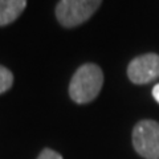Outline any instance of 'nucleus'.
Here are the masks:
<instances>
[{
  "instance_id": "obj_8",
  "label": "nucleus",
  "mask_w": 159,
  "mask_h": 159,
  "mask_svg": "<svg viewBox=\"0 0 159 159\" xmlns=\"http://www.w3.org/2000/svg\"><path fill=\"white\" fill-rule=\"evenodd\" d=\"M152 97L155 98V101L159 103V84H157V85L152 88Z\"/></svg>"
},
{
  "instance_id": "obj_1",
  "label": "nucleus",
  "mask_w": 159,
  "mask_h": 159,
  "mask_svg": "<svg viewBox=\"0 0 159 159\" xmlns=\"http://www.w3.org/2000/svg\"><path fill=\"white\" fill-rule=\"evenodd\" d=\"M103 85V73L96 64L80 66L69 85V96L77 103H88L96 98Z\"/></svg>"
},
{
  "instance_id": "obj_6",
  "label": "nucleus",
  "mask_w": 159,
  "mask_h": 159,
  "mask_svg": "<svg viewBox=\"0 0 159 159\" xmlns=\"http://www.w3.org/2000/svg\"><path fill=\"white\" fill-rule=\"evenodd\" d=\"M13 84V74L7 68L0 65V94L9 90Z\"/></svg>"
},
{
  "instance_id": "obj_4",
  "label": "nucleus",
  "mask_w": 159,
  "mask_h": 159,
  "mask_svg": "<svg viewBox=\"0 0 159 159\" xmlns=\"http://www.w3.org/2000/svg\"><path fill=\"white\" fill-rule=\"evenodd\" d=\"M127 76L131 82L138 85L157 80L159 77V56L155 53H146L135 57L127 66Z\"/></svg>"
},
{
  "instance_id": "obj_3",
  "label": "nucleus",
  "mask_w": 159,
  "mask_h": 159,
  "mask_svg": "<svg viewBox=\"0 0 159 159\" xmlns=\"http://www.w3.org/2000/svg\"><path fill=\"white\" fill-rule=\"evenodd\" d=\"M133 145L145 159H159V122L145 119L133 130Z\"/></svg>"
},
{
  "instance_id": "obj_2",
  "label": "nucleus",
  "mask_w": 159,
  "mask_h": 159,
  "mask_svg": "<svg viewBox=\"0 0 159 159\" xmlns=\"http://www.w3.org/2000/svg\"><path fill=\"white\" fill-rule=\"evenodd\" d=\"M102 0H61L56 7L57 20L66 28L77 27L92 16Z\"/></svg>"
},
{
  "instance_id": "obj_7",
  "label": "nucleus",
  "mask_w": 159,
  "mask_h": 159,
  "mask_svg": "<svg viewBox=\"0 0 159 159\" xmlns=\"http://www.w3.org/2000/svg\"><path fill=\"white\" fill-rule=\"evenodd\" d=\"M37 159H62V157L60 155L58 152L51 150V148H44V150L40 152Z\"/></svg>"
},
{
  "instance_id": "obj_5",
  "label": "nucleus",
  "mask_w": 159,
  "mask_h": 159,
  "mask_svg": "<svg viewBox=\"0 0 159 159\" xmlns=\"http://www.w3.org/2000/svg\"><path fill=\"white\" fill-rule=\"evenodd\" d=\"M27 0H0V27L13 23L25 9Z\"/></svg>"
}]
</instances>
